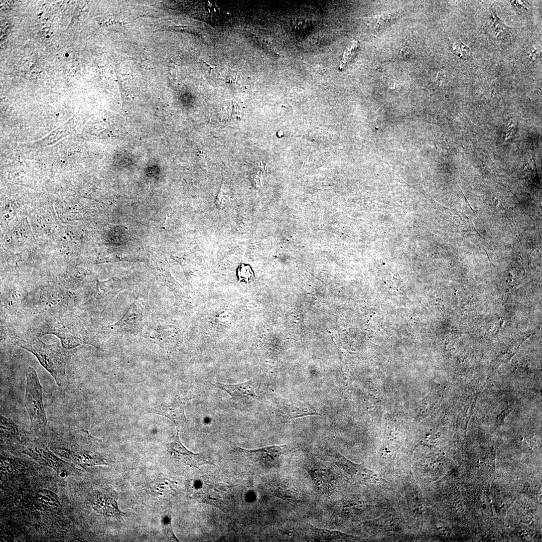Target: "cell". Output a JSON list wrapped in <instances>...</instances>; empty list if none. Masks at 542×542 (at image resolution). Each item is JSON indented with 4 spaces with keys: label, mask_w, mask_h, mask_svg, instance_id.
<instances>
[{
    "label": "cell",
    "mask_w": 542,
    "mask_h": 542,
    "mask_svg": "<svg viewBox=\"0 0 542 542\" xmlns=\"http://www.w3.org/2000/svg\"><path fill=\"white\" fill-rule=\"evenodd\" d=\"M357 47L358 43L357 42H354L350 47L346 49L343 54V59L341 61L340 65V69H342L346 65L348 62L350 61V59H351V57L354 55V51Z\"/></svg>",
    "instance_id": "obj_14"
},
{
    "label": "cell",
    "mask_w": 542,
    "mask_h": 542,
    "mask_svg": "<svg viewBox=\"0 0 542 542\" xmlns=\"http://www.w3.org/2000/svg\"><path fill=\"white\" fill-rule=\"evenodd\" d=\"M212 384L226 392L235 401H248L255 396L256 381L254 379L237 384L216 383Z\"/></svg>",
    "instance_id": "obj_10"
},
{
    "label": "cell",
    "mask_w": 542,
    "mask_h": 542,
    "mask_svg": "<svg viewBox=\"0 0 542 542\" xmlns=\"http://www.w3.org/2000/svg\"><path fill=\"white\" fill-rule=\"evenodd\" d=\"M74 302L73 296L69 293L47 291L40 293L38 304L42 311L65 309Z\"/></svg>",
    "instance_id": "obj_9"
},
{
    "label": "cell",
    "mask_w": 542,
    "mask_h": 542,
    "mask_svg": "<svg viewBox=\"0 0 542 542\" xmlns=\"http://www.w3.org/2000/svg\"><path fill=\"white\" fill-rule=\"evenodd\" d=\"M22 293L17 292L5 293L2 298L3 312L8 315L16 314L21 302Z\"/></svg>",
    "instance_id": "obj_13"
},
{
    "label": "cell",
    "mask_w": 542,
    "mask_h": 542,
    "mask_svg": "<svg viewBox=\"0 0 542 542\" xmlns=\"http://www.w3.org/2000/svg\"><path fill=\"white\" fill-rule=\"evenodd\" d=\"M176 430V436L174 441L167 444V452L173 459L186 465L196 468H199L201 466L204 464L215 465L208 460L204 455L194 453L188 450L182 443L179 437V430L177 428Z\"/></svg>",
    "instance_id": "obj_6"
},
{
    "label": "cell",
    "mask_w": 542,
    "mask_h": 542,
    "mask_svg": "<svg viewBox=\"0 0 542 542\" xmlns=\"http://www.w3.org/2000/svg\"><path fill=\"white\" fill-rule=\"evenodd\" d=\"M162 527L164 534L168 539L172 541H179L173 532L170 518H169L167 521L164 520L162 521Z\"/></svg>",
    "instance_id": "obj_15"
},
{
    "label": "cell",
    "mask_w": 542,
    "mask_h": 542,
    "mask_svg": "<svg viewBox=\"0 0 542 542\" xmlns=\"http://www.w3.org/2000/svg\"><path fill=\"white\" fill-rule=\"evenodd\" d=\"M15 344L33 354L58 386L66 384L65 370L69 353L64 348L57 344H46L40 338L30 340L15 338Z\"/></svg>",
    "instance_id": "obj_1"
},
{
    "label": "cell",
    "mask_w": 542,
    "mask_h": 542,
    "mask_svg": "<svg viewBox=\"0 0 542 542\" xmlns=\"http://www.w3.org/2000/svg\"><path fill=\"white\" fill-rule=\"evenodd\" d=\"M44 334H52L57 336L60 340L62 347L66 349H70L77 347L83 343L80 335L73 329L61 323H56L50 325Z\"/></svg>",
    "instance_id": "obj_11"
},
{
    "label": "cell",
    "mask_w": 542,
    "mask_h": 542,
    "mask_svg": "<svg viewBox=\"0 0 542 542\" xmlns=\"http://www.w3.org/2000/svg\"><path fill=\"white\" fill-rule=\"evenodd\" d=\"M67 441H64L56 449L77 461L82 466L107 464L100 453V440L91 436L87 431L80 430L70 434Z\"/></svg>",
    "instance_id": "obj_2"
},
{
    "label": "cell",
    "mask_w": 542,
    "mask_h": 542,
    "mask_svg": "<svg viewBox=\"0 0 542 542\" xmlns=\"http://www.w3.org/2000/svg\"><path fill=\"white\" fill-rule=\"evenodd\" d=\"M307 469L319 491L325 494L333 491L335 480L333 472L329 467L321 463L311 462L307 464Z\"/></svg>",
    "instance_id": "obj_8"
},
{
    "label": "cell",
    "mask_w": 542,
    "mask_h": 542,
    "mask_svg": "<svg viewBox=\"0 0 542 542\" xmlns=\"http://www.w3.org/2000/svg\"><path fill=\"white\" fill-rule=\"evenodd\" d=\"M332 459L336 466L358 482L375 485L379 484L382 481L378 475L363 464L353 463L338 453H334Z\"/></svg>",
    "instance_id": "obj_5"
},
{
    "label": "cell",
    "mask_w": 542,
    "mask_h": 542,
    "mask_svg": "<svg viewBox=\"0 0 542 542\" xmlns=\"http://www.w3.org/2000/svg\"><path fill=\"white\" fill-rule=\"evenodd\" d=\"M528 2L526 1H513L511 5L520 13H523L528 10Z\"/></svg>",
    "instance_id": "obj_18"
},
{
    "label": "cell",
    "mask_w": 542,
    "mask_h": 542,
    "mask_svg": "<svg viewBox=\"0 0 542 542\" xmlns=\"http://www.w3.org/2000/svg\"><path fill=\"white\" fill-rule=\"evenodd\" d=\"M185 402L180 397H172L147 410L148 413L164 416L171 420L177 428L187 423L185 413Z\"/></svg>",
    "instance_id": "obj_7"
},
{
    "label": "cell",
    "mask_w": 542,
    "mask_h": 542,
    "mask_svg": "<svg viewBox=\"0 0 542 542\" xmlns=\"http://www.w3.org/2000/svg\"><path fill=\"white\" fill-rule=\"evenodd\" d=\"M454 53L461 58H467L470 55V50L467 46L461 42L456 43L453 48Z\"/></svg>",
    "instance_id": "obj_16"
},
{
    "label": "cell",
    "mask_w": 542,
    "mask_h": 542,
    "mask_svg": "<svg viewBox=\"0 0 542 542\" xmlns=\"http://www.w3.org/2000/svg\"><path fill=\"white\" fill-rule=\"evenodd\" d=\"M215 204L217 207L219 209H223L226 204L225 195L222 186L221 187L216 199Z\"/></svg>",
    "instance_id": "obj_17"
},
{
    "label": "cell",
    "mask_w": 542,
    "mask_h": 542,
    "mask_svg": "<svg viewBox=\"0 0 542 542\" xmlns=\"http://www.w3.org/2000/svg\"><path fill=\"white\" fill-rule=\"evenodd\" d=\"M312 531L314 539L318 541H350L355 539L352 535L339 531L316 527H313Z\"/></svg>",
    "instance_id": "obj_12"
},
{
    "label": "cell",
    "mask_w": 542,
    "mask_h": 542,
    "mask_svg": "<svg viewBox=\"0 0 542 542\" xmlns=\"http://www.w3.org/2000/svg\"><path fill=\"white\" fill-rule=\"evenodd\" d=\"M290 445L273 446L255 450L236 447L234 452L261 465L272 467L279 463L280 457L291 451Z\"/></svg>",
    "instance_id": "obj_4"
},
{
    "label": "cell",
    "mask_w": 542,
    "mask_h": 542,
    "mask_svg": "<svg viewBox=\"0 0 542 542\" xmlns=\"http://www.w3.org/2000/svg\"><path fill=\"white\" fill-rule=\"evenodd\" d=\"M250 270H251L249 268V266H241L239 271V277H241V279H244L246 282H248L251 279L252 275L247 274L246 273Z\"/></svg>",
    "instance_id": "obj_19"
},
{
    "label": "cell",
    "mask_w": 542,
    "mask_h": 542,
    "mask_svg": "<svg viewBox=\"0 0 542 542\" xmlns=\"http://www.w3.org/2000/svg\"><path fill=\"white\" fill-rule=\"evenodd\" d=\"M25 404L31 421V428L45 429L47 421L43 402L42 386L36 371L31 367H29L26 371Z\"/></svg>",
    "instance_id": "obj_3"
}]
</instances>
